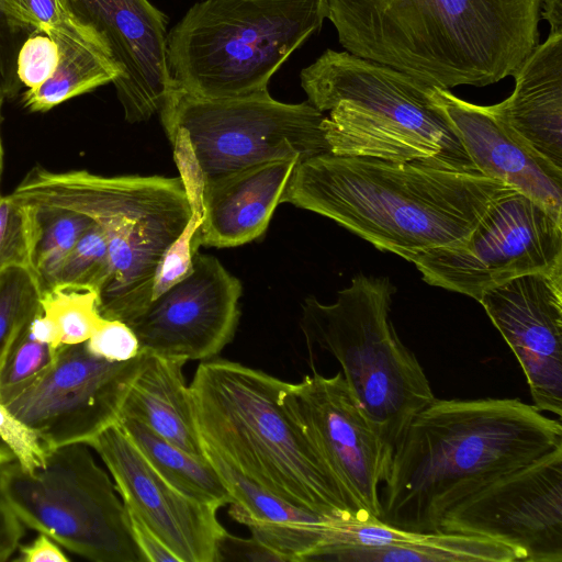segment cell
<instances>
[{
    "label": "cell",
    "instance_id": "obj_1",
    "mask_svg": "<svg viewBox=\"0 0 562 562\" xmlns=\"http://www.w3.org/2000/svg\"><path fill=\"white\" fill-rule=\"evenodd\" d=\"M560 446V419L518 398H435L393 451L380 520L439 531L452 506Z\"/></svg>",
    "mask_w": 562,
    "mask_h": 562
},
{
    "label": "cell",
    "instance_id": "obj_2",
    "mask_svg": "<svg viewBox=\"0 0 562 562\" xmlns=\"http://www.w3.org/2000/svg\"><path fill=\"white\" fill-rule=\"evenodd\" d=\"M513 191L479 171L324 154L297 162L282 195L407 261L462 241Z\"/></svg>",
    "mask_w": 562,
    "mask_h": 562
},
{
    "label": "cell",
    "instance_id": "obj_3",
    "mask_svg": "<svg viewBox=\"0 0 562 562\" xmlns=\"http://www.w3.org/2000/svg\"><path fill=\"white\" fill-rule=\"evenodd\" d=\"M346 52L431 86L484 87L539 44L540 0H326Z\"/></svg>",
    "mask_w": 562,
    "mask_h": 562
},
{
    "label": "cell",
    "instance_id": "obj_4",
    "mask_svg": "<svg viewBox=\"0 0 562 562\" xmlns=\"http://www.w3.org/2000/svg\"><path fill=\"white\" fill-rule=\"evenodd\" d=\"M292 386L238 362L201 361L189 387L204 448L303 510L326 518L370 517L326 460Z\"/></svg>",
    "mask_w": 562,
    "mask_h": 562
},
{
    "label": "cell",
    "instance_id": "obj_5",
    "mask_svg": "<svg viewBox=\"0 0 562 562\" xmlns=\"http://www.w3.org/2000/svg\"><path fill=\"white\" fill-rule=\"evenodd\" d=\"M307 101L329 111L323 131L336 156L477 171L435 86L348 52L326 49L301 71Z\"/></svg>",
    "mask_w": 562,
    "mask_h": 562
},
{
    "label": "cell",
    "instance_id": "obj_6",
    "mask_svg": "<svg viewBox=\"0 0 562 562\" xmlns=\"http://www.w3.org/2000/svg\"><path fill=\"white\" fill-rule=\"evenodd\" d=\"M10 195L38 210L82 214L102 228L109 272L99 307L105 317L122 321L151 302L157 266L193 213L180 177H109L35 166Z\"/></svg>",
    "mask_w": 562,
    "mask_h": 562
},
{
    "label": "cell",
    "instance_id": "obj_7",
    "mask_svg": "<svg viewBox=\"0 0 562 562\" xmlns=\"http://www.w3.org/2000/svg\"><path fill=\"white\" fill-rule=\"evenodd\" d=\"M326 0H204L168 32L178 87L226 99L269 92L273 74L327 18Z\"/></svg>",
    "mask_w": 562,
    "mask_h": 562
},
{
    "label": "cell",
    "instance_id": "obj_8",
    "mask_svg": "<svg viewBox=\"0 0 562 562\" xmlns=\"http://www.w3.org/2000/svg\"><path fill=\"white\" fill-rule=\"evenodd\" d=\"M395 291L389 278L359 273L330 304L305 299L301 318L308 346L339 362L348 387L392 454L411 420L436 398L422 364L390 319Z\"/></svg>",
    "mask_w": 562,
    "mask_h": 562
},
{
    "label": "cell",
    "instance_id": "obj_9",
    "mask_svg": "<svg viewBox=\"0 0 562 562\" xmlns=\"http://www.w3.org/2000/svg\"><path fill=\"white\" fill-rule=\"evenodd\" d=\"M161 124L192 207L203 186L247 167L330 154L323 112L308 101L284 103L269 92L207 99L176 85L160 111Z\"/></svg>",
    "mask_w": 562,
    "mask_h": 562
},
{
    "label": "cell",
    "instance_id": "obj_10",
    "mask_svg": "<svg viewBox=\"0 0 562 562\" xmlns=\"http://www.w3.org/2000/svg\"><path fill=\"white\" fill-rule=\"evenodd\" d=\"M89 446L48 449L31 471L0 467V498L20 521L94 562H144L125 506Z\"/></svg>",
    "mask_w": 562,
    "mask_h": 562
},
{
    "label": "cell",
    "instance_id": "obj_11",
    "mask_svg": "<svg viewBox=\"0 0 562 562\" xmlns=\"http://www.w3.org/2000/svg\"><path fill=\"white\" fill-rule=\"evenodd\" d=\"M411 262L428 284L479 302L485 291L512 279L562 265V221L513 190L488 207L462 241Z\"/></svg>",
    "mask_w": 562,
    "mask_h": 562
},
{
    "label": "cell",
    "instance_id": "obj_12",
    "mask_svg": "<svg viewBox=\"0 0 562 562\" xmlns=\"http://www.w3.org/2000/svg\"><path fill=\"white\" fill-rule=\"evenodd\" d=\"M145 356L114 362L85 342L61 346L50 368L7 406L47 449L89 445L117 423Z\"/></svg>",
    "mask_w": 562,
    "mask_h": 562
},
{
    "label": "cell",
    "instance_id": "obj_13",
    "mask_svg": "<svg viewBox=\"0 0 562 562\" xmlns=\"http://www.w3.org/2000/svg\"><path fill=\"white\" fill-rule=\"evenodd\" d=\"M439 530L494 540L521 562H562V446L452 506Z\"/></svg>",
    "mask_w": 562,
    "mask_h": 562
},
{
    "label": "cell",
    "instance_id": "obj_14",
    "mask_svg": "<svg viewBox=\"0 0 562 562\" xmlns=\"http://www.w3.org/2000/svg\"><path fill=\"white\" fill-rule=\"evenodd\" d=\"M241 293V282L217 258L198 252L193 271L127 325L142 352L186 362L209 360L235 335Z\"/></svg>",
    "mask_w": 562,
    "mask_h": 562
},
{
    "label": "cell",
    "instance_id": "obj_15",
    "mask_svg": "<svg viewBox=\"0 0 562 562\" xmlns=\"http://www.w3.org/2000/svg\"><path fill=\"white\" fill-rule=\"evenodd\" d=\"M113 477L125 509L135 515L179 562H217L226 530L217 507L198 502L167 482L115 424L89 445Z\"/></svg>",
    "mask_w": 562,
    "mask_h": 562
},
{
    "label": "cell",
    "instance_id": "obj_16",
    "mask_svg": "<svg viewBox=\"0 0 562 562\" xmlns=\"http://www.w3.org/2000/svg\"><path fill=\"white\" fill-rule=\"evenodd\" d=\"M100 41L120 77L113 82L128 123L159 112L176 82L167 59L168 16L148 0H61Z\"/></svg>",
    "mask_w": 562,
    "mask_h": 562
},
{
    "label": "cell",
    "instance_id": "obj_17",
    "mask_svg": "<svg viewBox=\"0 0 562 562\" xmlns=\"http://www.w3.org/2000/svg\"><path fill=\"white\" fill-rule=\"evenodd\" d=\"M518 360L540 412L562 414V265L512 279L479 301Z\"/></svg>",
    "mask_w": 562,
    "mask_h": 562
},
{
    "label": "cell",
    "instance_id": "obj_18",
    "mask_svg": "<svg viewBox=\"0 0 562 562\" xmlns=\"http://www.w3.org/2000/svg\"><path fill=\"white\" fill-rule=\"evenodd\" d=\"M294 402L329 465L371 516L380 519L381 485L387 479L392 453L373 430L341 371H317L292 386Z\"/></svg>",
    "mask_w": 562,
    "mask_h": 562
},
{
    "label": "cell",
    "instance_id": "obj_19",
    "mask_svg": "<svg viewBox=\"0 0 562 562\" xmlns=\"http://www.w3.org/2000/svg\"><path fill=\"white\" fill-rule=\"evenodd\" d=\"M443 110L476 170L537 202L562 221V169L535 155L492 113L435 87Z\"/></svg>",
    "mask_w": 562,
    "mask_h": 562
},
{
    "label": "cell",
    "instance_id": "obj_20",
    "mask_svg": "<svg viewBox=\"0 0 562 562\" xmlns=\"http://www.w3.org/2000/svg\"><path fill=\"white\" fill-rule=\"evenodd\" d=\"M328 562H518L494 540L446 531L416 532L376 517L333 518L328 539L313 558Z\"/></svg>",
    "mask_w": 562,
    "mask_h": 562
},
{
    "label": "cell",
    "instance_id": "obj_21",
    "mask_svg": "<svg viewBox=\"0 0 562 562\" xmlns=\"http://www.w3.org/2000/svg\"><path fill=\"white\" fill-rule=\"evenodd\" d=\"M297 162L267 161L206 182L201 192V245L236 247L262 236Z\"/></svg>",
    "mask_w": 562,
    "mask_h": 562
},
{
    "label": "cell",
    "instance_id": "obj_22",
    "mask_svg": "<svg viewBox=\"0 0 562 562\" xmlns=\"http://www.w3.org/2000/svg\"><path fill=\"white\" fill-rule=\"evenodd\" d=\"M513 93L488 105L535 155L562 169V34H550L512 75Z\"/></svg>",
    "mask_w": 562,
    "mask_h": 562
},
{
    "label": "cell",
    "instance_id": "obj_23",
    "mask_svg": "<svg viewBox=\"0 0 562 562\" xmlns=\"http://www.w3.org/2000/svg\"><path fill=\"white\" fill-rule=\"evenodd\" d=\"M232 496L229 515L247 526L252 537L282 562H307L327 543L326 518L303 510L255 485L213 452L205 449Z\"/></svg>",
    "mask_w": 562,
    "mask_h": 562
},
{
    "label": "cell",
    "instance_id": "obj_24",
    "mask_svg": "<svg viewBox=\"0 0 562 562\" xmlns=\"http://www.w3.org/2000/svg\"><path fill=\"white\" fill-rule=\"evenodd\" d=\"M145 353L142 369L125 397L120 417L135 419L175 446L206 459L190 387L182 372L186 361Z\"/></svg>",
    "mask_w": 562,
    "mask_h": 562
},
{
    "label": "cell",
    "instance_id": "obj_25",
    "mask_svg": "<svg viewBox=\"0 0 562 562\" xmlns=\"http://www.w3.org/2000/svg\"><path fill=\"white\" fill-rule=\"evenodd\" d=\"M46 34L58 47V64L48 80L22 93L21 102L29 112H47L120 77L116 66L90 40L58 31Z\"/></svg>",
    "mask_w": 562,
    "mask_h": 562
},
{
    "label": "cell",
    "instance_id": "obj_26",
    "mask_svg": "<svg viewBox=\"0 0 562 562\" xmlns=\"http://www.w3.org/2000/svg\"><path fill=\"white\" fill-rule=\"evenodd\" d=\"M116 424L148 463L181 493L217 508L232 503L229 491L207 458L187 452L135 419L120 417Z\"/></svg>",
    "mask_w": 562,
    "mask_h": 562
},
{
    "label": "cell",
    "instance_id": "obj_27",
    "mask_svg": "<svg viewBox=\"0 0 562 562\" xmlns=\"http://www.w3.org/2000/svg\"><path fill=\"white\" fill-rule=\"evenodd\" d=\"M41 310L55 325L63 346L87 341L105 319L95 290L67 282L42 290Z\"/></svg>",
    "mask_w": 562,
    "mask_h": 562
},
{
    "label": "cell",
    "instance_id": "obj_28",
    "mask_svg": "<svg viewBox=\"0 0 562 562\" xmlns=\"http://www.w3.org/2000/svg\"><path fill=\"white\" fill-rule=\"evenodd\" d=\"M42 284L37 274L25 268L0 271V366L41 313Z\"/></svg>",
    "mask_w": 562,
    "mask_h": 562
},
{
    "label": "cell",
    "instance_id": "obj_29",
    "mask_svg": "<svg viewBox=\"0 0 562 562\" xmlns=\"http://www.w3.org/2000/svg\"><path fill=\"white\" fill-rule=\"evenodd\" d=\"M35 210L38 220V238L34 267L44 289L54 283L70 250L93 221L71 211Z\"/></svg>",
    "mask_w": 562,
    "mask_h": 562
},
{
    "label": "cell",
    "instance_id": "obj_30",
    "mask_svg": "<svg viewBox=\"0 0 562 562\" xmlns=\"http://www.w3.org/2000/svg\"><path fill=\"white\" fill-rule=\"evenodd\" d=\"M59 349L29 325L0 366V402L7 405L34 383L54 363Z\"/></svg>",
    "mask_w": 562,
    "mask_h": 562
},
{
    "label": "cell",
    "instance_id": "obj_31",
    "mask_svg": "<svg viewBox=\"0 0 562 562\" xmlns=\"http://www.w3.org/2000/svg\"><path fill=\"white\" fill-rule=\"evenodd\" d=\"M38 238L36 210L0 195V271L25 268L35 272L34 259ZM36 273V272H35Z\"/></svg>",
    "mask_w": 562,
    "mask_h": 562
},
{
    "label": "cell",
    "instance_id": "obj_32",
    "mask_svg": "<svg viewBox=\"0 0 562 562\" xmlns=\"http://www.w3.org/2000/svg\"><path fill=\"white\" fill-rule=\"evenodd\" d=\"M108 272V240L102 228L93 223L70 250L54 283L67 282L85 285L95 290L99 296L106 281Z\"/></svg>",
    "mask_w": 562,
    "mask_h": 562
},
{
    "label": "cell",
    "instance_id": "obj_33",
    "mask_svg": "<svg viewBox=\"0 0 562 562\" xmlns=\"http://www.w3.org/2000/svg\"><path fill=\"white\" fill-rule=\"evenodd\" d=\"M0 12L18 25L32 31L45 34L58 31L86 37L104 52L98 37L75 20L61 0H0Z\"/></svg>",
    "mask_w": 562,
    "mask_h": 562
},
{
    "label": "cell",
    "instance_id": "obj_34",
    "mask_svg": "<svg viewBox=\"0 0 562 562\" xmlns=\"http://www.w3.org/2000/svg\"><path fill=\"white\" fill-rule=\"evenodd\" d=\"M201 224L202 211L198 207L193 209L186 227L166 249L157 266L153 282L151 301L193 271L194 257L201 246Z\"/></svg>",
    "mask_w": 562,
    "mask_h": 562
},
{
    "label": "cell",
    "instance_id": "obj_35",
    "mask_svg": "<svg viewBox=\"0 0 562 562\" xmlns=\"http://www.w3.org/2000/svg\"><path fill=\"white\" fill-rule=\"evenodd\" d=\"M47 450L38 437L0 402V467L18 463L31 471L44 463Z\"/></svg>",
    "mask_w": 562,
    "mask_h": 562
},
{
    "label": "cell",
    "instance_id": "obj_36",
    "mask_svg": "<svg viewBox=\"0 0 562 562\" xmlns=\"http://www.w3.org/2000/svg\"><path fill=\"white\" fill-rule=\"evenodd\" d=\"M59 53L45 33L34 31L22 43L16 57V76L26 89L40 87L54 74Z\"/></svg>",
    "mask_w": 562,
    "mask_h": 562
},
{
    "label": "cell",
    "instance_id": "obj_37",
    "mask_svg": "<svg viewBox=\"0 0 562 562\" xmlns=\"http://www.w3.org/2000/svg\"><path fill=\"white\" fill-rule=\"evenodd\" d=\"M85 344L92 355L114 362L128 361L140 353L133 329L116 319L105 318Z\"/></svg>",
    "mask_w": 562,
    "mask_h": 562
},
{
    "label": "cell",
    "instance_id": "obj_38",
    "mask_svg": "<svg viewBox=\"0 0 562 562\" xmlns=\"http://www.w3.org/2000/svg\"><path fill=\"white\" fill-rule=\"evenodd\" d=\"M34 31L18 25L0 12V88L7 99L18 95L16 57L24 40Z\"/></svg>",
    "mask_w": 562,
    "mask_h": 562
},
{
    "label": "cell",
    "instance_id": "obj_39",
    "mask_svg": "<svg viewBox=\"0 0 562 562\" xmlns=\"http://www.w3.org/2000/svg\"><path fill=\"white\" fill-rule=\"evenodd\" d=\"M278 561L281 559L251 536L249 539L238 538L227 531L218 544L220 561Z\"/></svg>",
    "mask_w": 562,
    "mask_h": 562
},
{
    "label": "cell",
    "instance_id": "obj_40",
    "mask_svg": "<svg viewBox=\"0 0 562 562\" xmlns=\"http://www.w3.org/2000/svg\"><path fill=\"white\" fill-rule=\"evenodd\" d=\"M133 539L144 562H179L178 558L135 515L127 512Z\"/></svg>",
    "mask_w": 562,
    "mask_h": 562
},
{
    "label": "cell",
    "instance_id": "obj_41",
    "mask_svg": "<svg viewBox=\"0 0 562 562\" xmlns=\"http://www.w3.org/2000/svg\"><path fill=\"white\" fill-rule=\"evenodd\" d=\"M24 525L0 498V562L8 561L21 544Z\"/></svg>",
    "mask_w": 562,
    "mask_h": 562
},
{
    "label": "cell",
    "instance_id": "obj_42",
    "mask_svg": "<svg viewBox=\"0 0 562 562\" xmlns=\"http://www.w3.org/2000/svg\"><path fill=\"white\" fill-rule=\"evenodd\" d=\"M18 561L21 562H68L69 558L59 544L44 533H40L31 542L20 544Z\"/></svg>",
    "mask_w": 562,
    "mask_h": 562
},
{
    "label": "cell",
    "instance_id": "obj_43",
    "mask_svg": "<svg viewBox=\"0 0 562 562\" xmlns=\"http://www.w3.org/2000/svg\"><path fill=\"white\" fill-rule=\"evenodd\" d=\"M539 15L550 25V34H562V0H540Z\"/></svg>",
    "mask_w": 562,
    "mask_h": 562
},
{
    "label": "cell",
    "instance_id": "obj_44",
    "mask_svg": "<svg viewBox=\"0 0 562 562\" xmlns=\"http://www.w3.org/2000/svg\"><path fill=\"white\" fill-rule=\"evenodd\" d=\"M7 99L4 92L0 88V195L1 193V183H2V177H3V170H4V146H3V138H2V109L4 100Z\"/></svg>",
    "mask_w": 562,
    "mask_h": 562
}]
</instances>
